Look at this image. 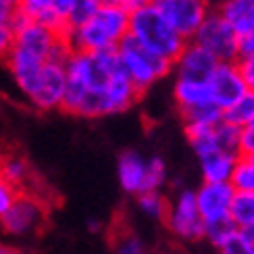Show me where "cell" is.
<instances>
[{
    "label": "cell",
    "instance_id": "6da1fadb",
    "mask_svg": "<svg viewBox=\"0 0 254 254\" xmlns=\"http://www.w3.org/2000/svg\"><path fill=\"white\" fill-rule=\"evenodd\" d=\"M142 92L125 75L115 50H71L65 61V94L61 111L81 119L121 115L140 100Z\"/></svg>",
    "mask_w": 254,
    "mask_h": 254
},
{
    "label": "cell",
    "instance_id": "7a4b0ae2",
    "mask_svg": "<svg viewBox=\"0 0 254 254\" xmlns=\"http://www.w3.org/2000/svg\"><path fill=\"white\" fill-rule=\"evenodd\" d=\"M129 31V13L119 2H100L98 10L86 23L69 29L65 40L71 50L100 52L115 50Z\"/></svg>",
    "mask_w": 254,
    "mask_h": 254
},
{
    "label": "cell",
    "instance_id": "3957f363",
    "mask_svg": "<svg viewBox=\"0 0 254 254\" xmlns=\"http://www.w3.org/2000/svg\"><path fill=\"white\" fill-rule=\"evenodd\" d=\"M127 34L135 42H140L144 48L171 63L177 59V55L188 42L167 23V19L152 2L129 13V31Z\"/></svg>",
    "mask_w": 254,
    "mask_h": 254
},
{
    "label": "cell",
    "instance_id": "277c9868",
    "mask_svg": "<svg viewBox=\"0 0 254 254\" xmlns=\"http://www.w3.org/2000/svg\"><path fill=\"white\" fill-rule=\"evenodd\" d=\"M115 52H117V59L121 63L125 75L131 79V83L142 94L148 88H152L156 81L167 77L173 69L171 61H167L163 57L154 55V52H150L148 48H144L140 42H135L129 34L119 42V46L115 48Z\"/></svg>",
    "mask_w": 254,
    "mask_h": 254
},
{
    "label": "cell",
    "instance_id": "5b68a950",
    "mask_svg": "<svg viewBox=\"0 0 254 254\" xmlns=\"http://www.w3.org/2000/svg\"><path fill=\"white\" fill-rule=\"evenodd\" d=\"M165 223L171 234L184 242L202 240L204 234V221L200 217V210L196 204L194 190H179L173 200H169Z\"/></svg>",
    "mask_w": 254,
    "mask_h": 254
},
{
    "label": "cell",
    "instance_id": "8992f818",
    "mask_svg": "<svg viewBox=\"0 0 254 254\" xmlns=\"http://www.w3.org/2000/svg\"><path fill=\"white\" fill-rule=\"evenodd\" d=\"M192 40L202 48H206L219 63L236 61L240 57L236 29L221 17L219 10H208V15L196 29Z\"/></svg>",
    "mask_w": 254,
    "mask_h": 254
},
{
    "label": "cell",
    "instance_id": "52a82bcc",
    "mask_svg": "<svg viewBox=\"0 0 254 254\" xmlns=\"http://www.w3.org/2000/svg\"><path fill=\"white\" fill-rule=\"evenodd\" d=\"M65 94V63L46 61L36 81L25 92V100L38 111H59Z\"/></svg>",
    "mask_w": 254,
    "mask_h": 254
},
{
    "label": "cell",
    "instance_id": "ba28073f",
    "mask_svg": "<svg viewBox=\"0 0 254 254\" xmlns=\"http://www.w3.org/2000/svg\"><path fill=\"white\" fill-rule=\"evenodd\" d=\"M161 10V15L167 19L184 40H192L196 29L208 15L206 0H150Z\"/></svg>",
    "mask_w": 254,
    "mask_h": 254
},
{
    "label": "cell",
    "instance_id": "9c48e42d",
    "mask_svg": "<svg viewBox=\"0 0 254 254\" xmlns=\"http://www.w3.org/2000/svg\"><path fill=\"white\" fill-rule=\"evenodd\" d=\"M44 221V206L36 196L17 194L2 215H0V227L4 234L13 238H23L36 231Z\"/></svg>",
    "mask_w": 254,
    "mask_h": 254
},
{
    "label": "cell",
    "instance_id": "30bf717a",
    "mask_svg": "<svg viewBox=\"0 0 254 254\" xmlns=\"http://www.w3.org/2000/svg\"><path fill=\"white\" fill-rule=\"evenodd\" d=\"M236 190L229 182H202V186L194 190L196 204L204 223L229 219V206Z\"/></svg>",
    "mask_w": 254,
    "mask_h": 254
},
{
    "label": "cell",
    "instance_id": "8fae6325",
    "mask_svg": "<svg viewBox=\"0 0 254 254\" xmlns=\"http://www.w3.org/2000/svg\"><path fill=\"white\" fill-rule=\"evenodd\" d=\"M206 83L210 90V98L221 111L227 109L231 102H236L246 92V83L240 75L236 61L217 63V67L208 75Z\"/></svg>",
    "mask_w": 254,
    "mask_h": 254
},
{
    "label": "cell",
    "instance_id": "7c38bea8",
    "mask_svg": "<svg viewBox=\"0 0 254 254\" xmlns=\"http://www.w3.org/2000/svg\"><path fill=\"white\" fill-rule=\"evenodd\" d=\"M217 59L210 55L206 48L196 44L194 40H188L182 52L173 61L175 77H186V79H208V75L217 67Z\"/></svg>",
    "mask_w": 254,
    "mask_h": 254
},
{
    "label": "cell",
    "instance_id": "4fadbf2b",
    "mask_svg": "<svg viewBox=\"0 0 254 254\" xmlns=\"http://www.w3.org/2000/svg\"><path fill=\"white\" fill-rule=\"evenodd\" d=\"M173 98L179 109V115L198 113L208 107H217L210 98V90L208 83L204 79H186V77H175V86H173Z\"/></svg>",
    "mask_w": 254,
    "mask_h": 254
},
{
    "label": "cell",
    "instance_id": "5bb4252c",
    "mask_svg": "<svg viewBox=\"0 0 254 254\" xmlns=\"http://www.w3.org/2000/svg\"><path fill=\"white\" fill-rule=\"evenodd\" d=\"M117 177L125 194L137 196L144 192L146 179V158L135 150H125L117 158Z\"/></svg>",
    "mask_w": 254,
    "mask_h": 254
},
{
    "label": "cell",
    "instance_id": "9a60e30c",
    "mask_svg": "<svg viewBox=\"0 0 254 254\" xmlns=\"http://www.w3.org/2000/svg\"><path fill=\"white\" fill-rule=\"evenodd\" d=\"M238 161V152L229 150H210L198 156L202 182H229Z\"/></svg>",
    "mask_w": 254,
    "mask_h": 254
},
{
    "label": "cell",
    "instance_id": "2e32d148",
    "mask_svg": "<svg viewBox=\"0 0 254 254\" xmlns=\"http://www.w3.org/2000/svg\"><path fill=\"white\" fill-rule=\"evenodd\" d=\"M217 10L238 36L254 29V0H225Z\"/></svg>",
    "mask_w": 254,
    "mask_h": 254
},
{
    "label": "cell",
    "instance_id": "e0dca14e",
    "mask_svg": "<svg viewBox=\"0 0 254 254\" xmlns=\"http://www.w3.org/2000/svg\"><path fill=\"white\" fill-rule=\"evenodd\" d=\"M229 219L238 229L250 231L254 227V192H234Z\"/></svg>",
    "mask_w": 254,
    "mask_h": 254
},
{
    "label": "cell",
    "instance_id": "ac0fdd59",
    "mask_svg": "<svg viewBox=\"0 0 254 254\" xmlns=\"http://www.w3.org/2000/svg\"><path fill=\"white\" fill-rule=\"evenodd\" d=\"M223 119L238 127H246L254 121V92L246 90L242 96L223 109Z\"/></svg>",
    "mask_w": 254,
    "mask_h": 254
},
{
    "label": "cell",
    "instance_id": "d6986e66",
    "mask_svg": "<svg viewBox=\"0 0 254 254\" xmlns=\"http://www.w3.org/2000/svg\"><path fill=\"white\" fill-rule=\"evenodd\" d=\"M229 184L236 192H254V154H238Z\"/></svg>",
    "mask_w": 254,
    "mask_h": 254
},
{
    "label": "cell",
    "instance_id": "ffe728a7",
    "mask_svg": "<svg viewBox=\"0 0 254 254\" xmlns=\"http://www.w3.org/2000/svg\"><path fill=\"white\" fill-rule=\"evenodd\" d=\"M240 129L242 127L229 123L225 119H221L213 127V142L217 150H229V152H238L240 146Z\"/></svg>",
    "mask_w": 254,
    "mask_h": 254
},
{
    "label": "cell",
    "instance_id": "44dd1931",
    "mask_svg": "<svg viewBox=\"0 0 254 254\" xmlns=\"http://www.w3.org/2000/svg\"><path fill=\"white\" fill-rule=\"evenodd\" d=\"M169 200L163 196L161 190H146L137 194V208L150 219H163L167 213Z\"/></svg>",
    "mask_w": 254,
    "mask_h": 254
},
{
    "label": "cell",
    "instance_id": "7402d4cb",
    "mask_svg": "<svg viewBox=\"0 0 254 254\" xmlns=\"http://www.w3.org/2000/svg\"><path fill=\"white\" fill-rule=\"evenodd\" d=\"M0 177H4L6 182L19 188L29 177V167L19 156H4L0 158Z\"/></svg>",
    "mask_w": 254,
    "mask_h": 254
},
{
    "label": "cell",
    "instance_id": "603a6c76",
    "mask_svg": "<svg viewBox=\"0 0 254 254\" xmlns=\"http://www.w3.org/2000/svg\"><path fill=\"white\" fill-rule=\"evenodd\" d=\"M217 250L219 254H254V238L250 231L236 229Z\"/></svg>",
    "mask_w": 254,
    "mask_h": 254
},
{
    "label": "cell",
    "instance_id": "cb8c5ba5",
    "mask_svg": "<svg viewBox=\"0 0 254 254\" xmlns=\"http://www.w3.org/2000/svg\"><path fill=\"white\" fill-rule=\"evenodd\" d=\"M167 165L161 156H152L146 161V179H144V192L146 190H161L167 184Z\"/></svg>",
    "mask_w": 254,
    "mask_h": 254
},
{
    "label": "cell",
    "instance_id": "d4e9b609",
    "mask_svg": "<svg viewBox=\"0 0 254 254\" xmlns=\"http://www.w3.org/2000/svg\"><path fill=\"white\" fill-rule=\"evenodd\" d=\"M100 6V0H73V4L69 8V15H67V31L77 27L96 13Z\"/></svg>",
    "mask_w": 254,
    "mask_h": 254
},
{
    "label": "cell",
    "instance_id": "484cf974",
    "mask_svg": "<svg viewBox=\"0 0 254 254\" xmlns=\"http://www.w3.org/2000/svg\"><path fill=\"white\" fill-rule=\"evenodd\" d=\"M238 227L231 223V219H225V221H215V223H204V234H202V240H208L210 244L215 248H219L223 242L234 234Z\"/></svg>",
    "mask_w": 254,
    "mask_h": 254
},
{
    "label": "cell",
    "instance_id": "4316f807",
    "mask_svg": "<svg viewBox=\"0 0 254 254\" xmlns=\"http://www.w3.org/2000/svg\"><path fill=\"white\" fill-rule=\"evenodd\" d=\"M115 254H150V252H148L144 242L137 236L125 234L117 240V244H115Z\"/></svg>",
    "mask_w": 254,
    "mask_h": 254
},
{
    "label": "cell",
    "instance_id": "83f0119b",
    "mask_svg": "<svg viewBox=\"0 0 254 254\" xmlns=\"http://www.w3.org/2000/svg\"><path fill=\"white\" fill-rule=\"evenodd\" d=\"M236 65L242 79L246 83V90L254 92V55H244V57H238L236 59Z\"/></svg>",
    "mask_w": 254,
    "mask_h": 254
},
{
    "label": "cell",
    "instance_id": "f1b7e54d",
    "mask_svg": "<svg viewBox=\"0 0 254 254\" xmlns=\"http://www.w3.org/2000/svg\"><path fill=\"white\" fill-rule=\"evenodd\" d=\"M17 194H19L17 186L6 182L4 177H0V215H2L10 204H13V200L17 198Z\"/></svg>",
    "mask_w": 254,
    "mask_h": 254
},
{
    "label": "cell",
    "instance_id": "f546056e",
    "mask_svg": "<svg viewBox=\"0 0 254 254\" xmlns=\"http://www.w3.org/2000/svg\"><path fill=\"white\" fill-rule=\"evenodd\" d=\"M13 46V21H0V61H4Z\"/></svg>",
    "mask_w": 254,
    "mask_h": 254
},
{
    "label": "cell",
    "instance_id": "4dcf8cb0",
    "mask_svg": "<svg viewBox=\"0 0 254 254\" xmlns=\"http://www.w3.org/2000/svg\"><path fill=\"white\" fill-rule=\"evenodd\" d=\"M238 154H254V123L240 129V146Z\"/></svg>",
    "mask_w": 254,
    "mask_h": 254
},
{
    "label": "cell",
    "instance_id": "1f68e13d",
    "mask_svg": "<svg viewBox=\"0 0 254 254\" xmlns=\"http://www.w3.org/2000/svg\"><path fill=\"white\" fill-rule=\"evenodd\" d=\"M238 50H240V57L254 55V29L238 36Z\"/></svg>",
    "mask_w": 254,
    "mask_h": 254
},
{
    "label": "cell",
    "instance_id": "d6a6232c",
    "mask_svg": "<svg viewBox=\"0 0 254 254\" xmlns=\"http://www.w3.org/2000/svg\"><path fill=\"white\" fill-rule=\"evenodd\" d=\"M117 2L127 10V13H133V10L146 6L148 2H150V0H117Z\"/></svg>",
    "mask_w": 254,
    "mask_h": 254
},
{
    "label": "cell",
    "instance_id": "836d02e7",
    "mask_svg": "<svg viewBox=\"0 0 254 254\" xmlns=\"http://www.w3.org/2000/svg\"><path fill=\"white\" fill-rule=\"evenodd\" d=\"M0 254H23V252H19L17 248L6 246V244H2V242H0Z\"/></svg>",
    "mask_w": 254,
    "mask_h": 254
},
{
    "label": "cell",
    "instance_id": "e575fe53",
    "mask_svg": "<svg viewBox=\"0 0 254 254\" xmlns=\"http://www.w3.org/2000/svg\"><path fill=\"white\" fill-rule=\"evenodd\" d=\"M8 2H10V4H13V6H15V8H17V4H19V2H21V0H8Z\"/></svg>",
    "mask_w": 254,
    "mask_h": 254
},
{
    "label": "cell",
    "instance_id": "d590c367",
    "mask_svg": "<svg viewBox=\"0 0 254 254\" xmlns=\"http://www.w3.org/2000/svg\"><path fill=\"white\" fill-rule=\"evenodd\" d=\"M100 2H117V0H100Z\"/></svg>",
    "mask_w": 254,
    "mask_h": 254
},
{
    "label": "cell",
    "instance_id": "8d00e7d4",
    "mask_svg": "<svg viewBox=\"0 0 254 254\" xmlns=\"http://www.w3.org/2000/svg\"><path fill=\"white\" fill-rule=\"evenodd\" d=\"M250 236H252V238H254V227H252V229H250Z\"/></svg>",
    "mask_w": 254,
    "mask_h": 254
},
{
    "label": "cell",
    "instance_id": "74e56055",
    "mask_svg": "<svg viewBox=\"0 0 254 254\" xmlns=\"http://www.w3.org/2000/svg\"><path fill=\"white\" fill-rule=\"evenodd\" d=\"M252 123H254V121H252Z\"/></svg>",
    "mask_w": 254,
    "mask_h": 254
}]
</instances>
